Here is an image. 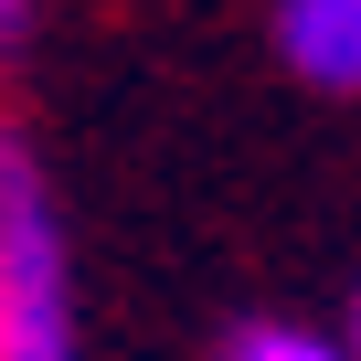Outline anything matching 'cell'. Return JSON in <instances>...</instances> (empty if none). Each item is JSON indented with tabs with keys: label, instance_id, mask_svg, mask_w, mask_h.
<instances>
[{
	"label": "cell",
	"instance_id": "6da1fadb",
	"mask_svg": "<svg viewBox=\"0 0 361 361\" xmlns=\"http://www.w3.org/2000/svg\"><path fill=\"white\" fill-rule=\"evenodd\" d=\"M0 361H85L75 234L22 128H0Z\"/></svg>",
	"mask_w": 361,
	"mask_h": 361
},
{
	"label": "cell",
	"instance_id": "7a4b0ae2",
	"mask_svg": "<svg viewBox=\"0 0 361 361\" xmlns=\"http://www.w3.org/2000/svg\"><path fill=\"white\" fill-rule=\"evenodd\" d=\"M266 43L298 85L361 96V0H266Z\"/></svg>",
	"mask_w": 361,
	"mask_h": 361
},
{
	"label": "cell",
	"instance_id": "3957f363",
	"mask_svg": "<svg viewBox=\"0 0 361 361\" xmlns=\"http://www.w3.org/2000/svg\"><path fill=\"white\" fill-rule=\"evenodd\" d=\"M213 361H340V340L308 319H245V329H224Z\"/></svg>",
	"mask_w": 361,
	"mask_h": 361
},
{
	"label": "cell",
	"instance_id": "5b68a950",
	"mask_svg": "<svg viewBox=\"0 0 361 361\" xmlns=\"http://www.w3.org/2000/svg\"><path fill=\"white\" fill-rule=\"evenodd\" d=\"M329 340H340V361H361V287H350V319H340Z\"/></svg>",
	"mask_w": 361,
	"mask_h": 361
},
{
	"label": "cell",
	"instance_id": "277c9868",
	"mask_svg": "<svg viewBox=\"0 0 361 361\" xmlns=\"http://www.w3.org/2000/svg\"><path fill=\"white\" fill-rule=\"evenodd\" d=\"M32 11H43V0H0V54H11V43L32 32Z\"/></svg>",
	"mask_w": 361,
	"mask_h": 361
}]
</instances>
